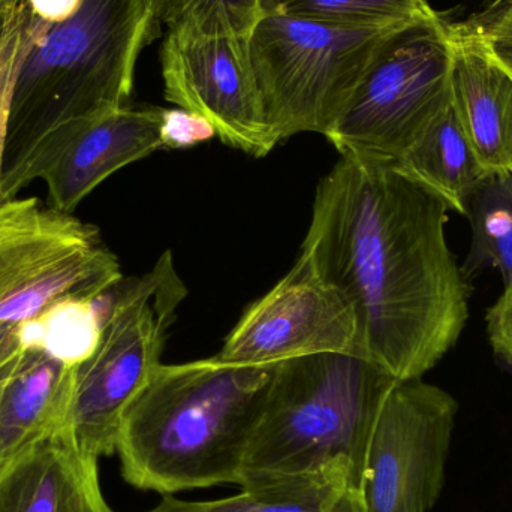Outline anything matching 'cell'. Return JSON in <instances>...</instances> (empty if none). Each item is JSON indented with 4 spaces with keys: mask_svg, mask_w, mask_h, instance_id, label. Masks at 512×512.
Returning <instances> with one entry per match:
<instances>
[{
    "mask_svg": "<svg viewBox=\"0 0 512 512\" xmlns=\"http://www.w3.org/2000/svg\"><path fill=\"white\" fill-rule=\"evenodd\" d=\"M448 206L393 162L340 156L319 182L301 256L354 310L357 355L397 381L423 378L469 318L448 248Z\"/></svg>",
    "mask_w": 512,
    "mask_h": 512,
    "instance_id": "cell-1",
    "label": "cell"
},
{
    "mask_svg": "<svg viewBox=\"0 0 512 512\" xmlns=\"http://www.w3.org/2000/svg\"><path fill=\"white\" fill-rule=\"evenodd\" d=\"M276 366L216 355L159 363L123 415L116 450L123 480L162 496L240 486Z\"/></svg>",
    "mask_w": 512,
    "mask_h": 512,
    "instance_id": "cell-2",
    "label": "cell"
},
{
    "mask_svg": "<svg viewBox=\"0 0 512 512\" xmlns=\"http://www.w3.org/2000/svg\"><path fill=\"white\" fill-rule=\"evenodd\" d=\"M35 39L12 92L2 203L17 198L33 150L66 123L125 107L141 50L152 44L146 0H24Z\"/></svg>",
    "mask_w": 512,
    "mask_h": 512,
    "instance_id": "cell-3",
    "label": "cell"
},
{
    "mask_svg": "<svg viewBox=\"0 0 512 512\" xmlns=\"http://www.w3.org/2000/svg\"><path fill=\"white\" fill-rule=\"evenodd\" d=\"M397 379L355 354L277 364L256 424L242 483L343 460L364 481L370 442Z\"/></svg>",
    "mask_w": 512,
    "mask_h": 512,
    "instance_id": "cell-4",
    "label": "cell"
},
{
    "mask_svg": "<svg viewBox=\"0 0 512 512\" xmlns=\"http://www.w3.org/2000/svg\"><path fill=\"white\" fill-rule=\"evenodd\" d=\"M403 26H345L264 14L252 32L251 56L279 140L303 132L325 137L379 48Z\"/></svg>",
    "mask_w": 512,
    "mask_h": 512,
    "instance_id": "cell-5",
    "label": "cell"
},
{
    "mask_svg": "<svg viewBox=\"0 0 512 512\" xmlns=\"http://www.w3.org/2000/svg\"><path fill=\"white\" fill-rule=\"evenodd\" d=\"M185 297L170 251L149 273L111 289L101 342L75 370L68 429L84 453L116 454L126 408L161 363L165 334Z\"/></svg>",
    "mask_w": 512,
    "mask_h": 512,
    "instance_id": "cell-6",
    "label": "cell"
},
{
    "mask_svg": "<svg viewBox=\"0 0 512 512\" xmlns=\"http://www.w3.org/2000/svg\"><path fill=\"white\" fill-rule=\"evenodd\" d=\"M450 101L448 21L435 12L382 44L325 138L340 156L396 164Z\"/></svg>",
    "mask_w": 512,
    "mask_h": 512,
    "instance_id": "cell-7",
    "label": "cell"
},
{
    "mask_svg": "<svg viewBox=\"0 0 512 512\" xmlns=\"http://www.w3.org/2000/svg\"><path fill=\"white\" fill-rule=\"evenodd\" d=\"M122 279L98 228L36 198L0 204V330L65 298L98 297Z\"/></svg>",
    "mask_w": 512,
    "mask_h": 512,
    "instance_id": "cell-8",
    "label": "cell"
},
{
    "mask_svg": "<svg viewBox=\"0 0 512 512\" xmlns=\"http://www.w3.org/2000/svg\"><path fill=\"white\" fill-rule=\"evenodd\" d=\"M251 36L167 29L161 48L165 99L212 123L228 146L262 158L279 143L256 81Z\"/></svg>",
    "mask_w": 512,
    "mask_h": 512,
    "instance_id": "cell-9",
    "label": "cell"
},
{
    "mask_svg": "<svg viewBox=\"0 0 512 512\" xmlns=\"http://www.w3.org/2000/svg\"><path fill=\"white\" fill-rule=\"evenodd\" d=\"M459 405L421 378L397 381L376 421L364 475L367 512H427L444 487Z\"/></svg>",
    "mask_w": 512,
    "mask_h": 512,
    "instance_id": "cell-10",
    "label": "cell"
},
{
    "mask_svg": "<svg viewBox=\"0 0 512 512\" xmlns=\"http://www.w3.org/2000/svg\"><path fill=\"white\" fill-rule=\"evenodd\" d=\"M316 354L357 355V321L348 301L300 255L289 273L243 313L216 357L273 366Z\"/></svg>",
    "mask_w": 512,
    "mask_h": 512,
    "instance_id": "cell-11",
    "label": "cell"
},
{
    "mask_svg": "<svg viewBox=\"0 0 512 512\" xmlns=\"http://www.w3.org/2000/svg\"><path fill=\"white\" fill-rule=\"evenodd\" d=\"M158 107L117 108L60 126L38 144L18 182L47 183L51 207L72 213L111 174L162 147Z\"/></svg>",
    "mask_w": 512,
    "mask_h": 512,
    "instance_id": "cell-12",
    "label": "cell"
},
{
    "mask_svg": "<svg viewBox=\"0 0 512 512\" xmlns=\"http://www.w3.org/2000/svg\"><path fill=\"white\" fill-rule=\"evenodd\" d=\"M451 104L480 161L490 171L512 167V75L493 53L474 17L448 23Z\"/></svg>",
    "mask_w": 512,
    "mask_h": 512,
    "instance_id": "cell-13",
    "label": "cell"
},
{
    "mask_svg": "<svg viewBox=\"0 0 512 512\" xmlns=\"http://www.w3.org/2000/svg\"><path fill=\"white\" fill-rule=\"evenodd\" d=\"M98 460L78 447L68 427L59 430L0 474V512H114Z\"/></svg>",
    "mask_w": 512,
    "mask_h": 512,
    "instance_id": "cell-14",
    "label": "cell"
},
{
    "mask_svg": "<svg viewBox=\"0 0 512 512\" xmlns=\"http://www.w3.org/2000/svg\"><path fill=\"white\" fill-rule=\"evenodd\" d=\"M75 370L44 352L21 349L0 388V474L68 427Z\"/></svg>",
    "mask_w": 512,
    "mask_h": 512,
    "instance_id": "cell-15",
    "label": "cell"
},
{
    "mask_svg": "<svg viewBox=\"0 0 512 512\" xmlns=\"http://www.w3.org/2000/svg\"><path fill=\"white\" fill-rule=\"evenodd\" d=\"M210 512H367L363 478L351 463L262 478L239 495L209 502Z\"/></svg>",
    "mask_w": 512,
    "mask_h": 512,
    "instance_id": "cell-16",
    "label": "cell"
},
{
    "mask_svg": "<svg viewBox=\"0 0 512 512\" xmlns=\"http://www.w3.org/2000/svg\"><path fill=\"white\" fill-rule=\"evenodd\" d=\"M406 176L465 216L466 204L487 173L475 156L451 101L396 162Z\"/></svg>",
    "mask_w": 512,
    "mask_h": 512,
    "instance_id": "cell-17",
    "label": "cell"
},
{
    "mask_svg": "<svg viewBox=\"0 0 512 512\" xmlns=\"http://www.w3.org/2000/svg\"><path fill=\"white\" fill-rule=\"evenodd\" d=\"M111 289L98 297L57 301L36 318L18 325L12 334L21 349L44 352L68 366L78 367L92 357L101 342Z\"/></svg>",
    "mask_w": 512,
    "mask_h": 512,
    "instance_id": "cell-18",
    "label": "cell"
},
{
    "mask_svg": "<svg viewBox=\"0 0 512 512\" xmlns=\"http://www.w3.org/2000/svg\"><path fill=\"white\" fill-rule=\"evenodd\" d=\"M471 251L460 268L471 282L484 268H498L505 286L512 283V173L484 174L466 204Z\"/></svg>",
    "mask_w": 512,
    "mask_h": 512,
    "instance_id": "cell-19",
    "label": "cell"
},
{
    "mask_svg": "<svg viewBox=\"0 0 512 512\" xmlns=\"http://www.w3.org/2000/svg\"><path fill=\"white\" fill-rule=\"evenodd\" d=\"M264 14L345 26H396L435 14L427 0H262Z\"/></svg>",
    "mask_w": 512,
    "mask_h": 512,
    "instance_id": "cell-20",
    "label": "cell"
},
{
    "mask_svg": "<svg viewBox=\"0 0 512 512\" xmlns=\"http://www.w3.org/2000/svg\"><path fill=\"white\" fill-rule=\"evenodd\" d=\"M262 17V0H168L164 24L167 29L252 35Z\"/></svg>",
    "mask_w": 512,
    "mask_h": 512,
    "instance_id": "cell-21",
    "label": "cell"
},
{
    "mask_svg": "<svg viewBox=\"0 0 512 512\" xmlns=\"http://www.w3.org/2000/svg\"><path fill=\"white\" fill-rule=\"evenodd\" d=\"M35 39V27L24 0H5V21L0 36V204H2V173L8 137L12 92L24 57Z\"/></svg>",
    "mask_w": 512,
    "mask_h": 512,
    "instance_id": "cell-22",
    "label": "cell"
},
{
    "mask_svg": "<svg viewBox=\"0 0 512 512\" xmlns=\"http://www.w3.org/2000/svg\"><path fill=\"white\" fill-rule=\"evenodd\" d=\"M159 135L164 149H191L216 137V129L200 114L183 108H162Z\"/></svg>",
    "mask_w": 512,
    "mask_h": 512,
    "instance_id": "cell-23",
    "label": "cell"
},
{
    "mask_svg": "<svg viewBox=\"0 0 512 512\" xmlns=\"http://www.w3.org/2000/svg\"><path fill=\"white\" fill-rule=\"evenodd\" d=\"M487 334L490 345L501 360L512 366V283L487 310Z\"/></svg>",
    "mask_w": 512,
    "mask_h": 512,
    "instance_id": "cell-24",
    "label": "cell"
},
{
    "mask_svg": "<svg viewBox=\"0 0 512 512\" xmlns=\"http://www.w3.org/2000/svg\"><path fill=\"white\" fill-rule=\"evenodd\" d=\"M474 18L483 24L493 53L512 75V3L499 11L481 12Z\"/></svg>",
    "mask_w": 512,
    "mask_h": 512,
    "instance_id": "cell-25",
    "label": "cell"
},
{
    "mask_svg": "<svg viewBox=\"0 0 512 512\" xmlns=\"http://www.w3.org/2000/svg\"><path fill=\"white\" fill-rule=\"evenodd\" d=\"M20 352L21 348L15 340L14 334H9L6 339L0 342V388H2L5 379L8 378Z\"/></svg>",
    "mask_w": 512,
    "mask_h": 512,
    "instance_id": "cell-26",
    "label": "cell"
},
{
    "mask_svg": "<svg viewBox=\"0 0 512 512\" xmlns=\"http://www.w3.org/2000/svg\"><path fill=\"white\" fill-rule=\"evenodd\" d=\"M146 512H210L209 502L180 501L173 496H164L161 504Z\"/></svg>",
    "mask_w": 512,
    "mask_h": 512,
    "instance_id": "cell-27",
    "label": "cell"
},
{
    "mask_svg": "<svg viewBox=\"0 0 512 512\" xmlns=\"http://www.w3.org/2000/svg\"><path fill=\"white\" fill-rule=\"evenodd\" d=\"M167 6L168 0H146L147 14H149L150 18V32H152L153 41L161 36Z\"/></svg>",
    "mask_w": 512,
    "mask_h": 512,
    "instance_id": "cell-28",
    "label": "cell"
},
{
    "mask_svg": "<svg viewBox=\"0 0 512 512\" xmlns=\"http://www.w3.org/2000/svg\"><path fill=\"white\" fill-rule=\"evenodd\" d=\"M481 2L484 5V12H495L511 5L512 0H481Z\"/></svg>",
    "mask_w": 512,
    "mask_h": 512,
    "instance_id": "cell-29",
    "label": "cell"
},
{
    "mask_svg": "<svg viewBox=\"0 0 512 512\" xmlns=\"http://www.w3.org/2000/svg\"><path fill=\"white\" fill-rule=\"evenodd\" d=\"M11 333L12 331L0 330V342H2L3 339H6V337H8Z\"/></svg>",
    "mask_w": 512,
    "mask_h": 512,
    "instance_id": "cell-30",
    "label": "cell"
},
{
    "mask_svg": "<svg viewBox=\"0 0 512 512\" xmlns=\"http://www.w3.org/2000/svg\"><path fill=\"white\" fill-rule=\"evenodd\" d=\"M511 173H512V167H511Z\"/></svg>",
    "mask_w": 512,
    "mask_h": 512,
    "instance_id": "cell-31",
    "label": "cell"
}]
</instances>
